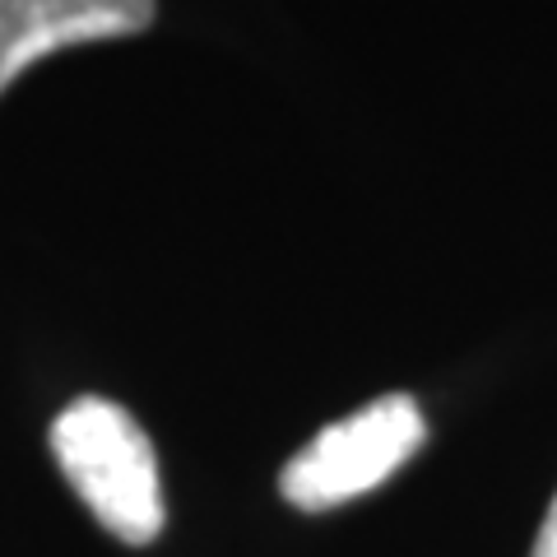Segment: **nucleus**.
Segmentation results:
<instances>
[{"instance_id":"f257e3e1","label":"nucleus","mask_w":557,"mask_h":557,"mask_svg":"<svg viewBox=\"0 0 557 557\" xmlns=\"http://www.w3.org/2000/svg\"><path fill=\"white\" fill-rule=\"evenodd\" d=\"M51 456L84 507L121 544H153L163 530L159 460L135 418L102 395L75 399L51 423Z\"/></svg>"},{"instance_id":"f03ea898","label":"nucleus","mask_w":557,"mask_h":557,"mask_svg":"<svg viewBox=\"0 0 557 557\" xmlns=\"http://www.w3.org/2000/svg\"><path fill=\"white\" fill-rule=\"evenodd\" d=\"M428 437V423L409 395H381L358 413L321 428L278 474V493L302 511L344 507L381 487Z\"/></svg>"},{"instance_id":"7ed1b4c3","label":"nucleus","mask_w":557,"mask_h":557,"mask_svg":"<svg viewBox=\"0 0 557 557\" xmlns=\"http://www.w3.org/2000/svg\"><path fill=\"white\" fill-rule=\"evenodd\" d=\"M153 24V0H0V94L51 51L131 38Z\"/></svg>"},{"instance_id":"20e7f679","label":"nucleus","mask_w":557,"mask_h":557,"mask_svg":"<svg viewBox=\"0 0 557 557\" xmlns=\"http://www.w3.org/2000/svg\"><path fill=\"white\" fill-rule=\"evenodd\" d=\"M530 557H557V497L548 502V516H544V525H539V539H534Z\"/></svg>"}]
</instances>
